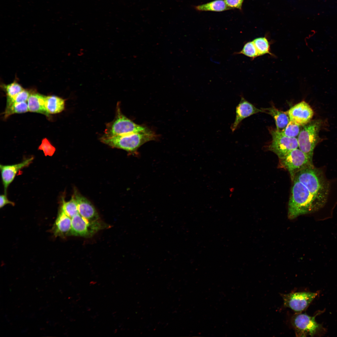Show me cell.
I'll use <instances>...</instances> for the list:
<instances>
[{
    "instance_id": "obj_21",
    "label": "cell",
    "mask_w": 337,
    "mask_h": 337,
    "mask_svg": "<svg viewBox=\"0 0 337 337\" xmlns=\"http://www.w3.org/2000/svg\"><path fill=\"white\" fill-rule=\"evenodd\" d=\"M28 111V105L26 102L13 103L6 105L5 111L3 113L4 117L5 119L12 114L24 113Z\"/></svg>"
},
{
    "instance_id": "obj_26",
    "label": "cell",
    "mask_w": 337,
    "mask_h": 337,
    "mask_svg": "<svg viewBox=\"0 0 337 337\" xmlns=\"http://www.w3.org/2000/svg\"><path fill=\"white\" fill-rule=\"evenodd\" d=\"M31 94V93L29 91L24 89L13 97H7L6 105H9L13 103L26 102L27 100Z\"/></svg>"
},
{
    "instance_id": "obj_1",
    "label": "cell",
    "mask_w": 337,
    "mask_h": 337,
    "mask_svg": "<svg viewBox=\"0 0 337 337\" xmlns=\"http://www.w3.org/2000/svg\"><path fill=\"white\" fill-rule=\"evenodd\" d=\"M288 203V215L290 219L315 212L322 208L326 201L312 194L303 184L294 179Z\"/></svg>"
},
{
    "instance_id": "obj_15",
    "label": "cell",
    "mask_w": 337,
    "mask_h": 337,
    "mask_svg": "<svg viewBox=\"0 0 337 337\" xmlns=\"http://www.w3.org/2000/svg\"><path fill=\"white\" fill-rule=\"evenodd\" d=\"M71 219L67 215L61 207L52 228L56 236H69L71 229Z\"/></svg>"
},
{
    "instance_id": "obj_2",
    "label": "cell",
    "mask_w": 337,
    "mask_h": 337,
    "mask_svg": "<svg viewBox=\"0 0 337 337\" xmlns=\"http://www.w3.org/2000/svg\"><path fill=\"white\" fill-rule=\"evenodd\" d=\"M294 179L303 184L314 195L326 201L330 185L322 170L311 165L298 172Z\"/></svg>"
},
{
    "instance_id": "obj_7",
    "label": "cell",
    "mask_w": 337,
    "mask_h": 337,
    "mask_svg": "<svg viewBox=\"0 0 337 337\" xmlns=\"http://www.w3.org/2000/svg\"><path fill=\"white\" fill-rule=\"evenodd\" d=\"M279 159L280 165L288 171L292 181L298 172L313 165L312 161L298 148L292 150L286 156Z\"/></svg>"
},
{
    "instance_id": "obj_17",
    "label": "cell",
    "mask_w": 337,
    "mask_h": 337,
    "mask_svg": "<svg viewBox=\"0 0 337 337\" xmlns=\"http://www.w3.org/2000/svg\"><path fill=\"white\" fill-rule=\"evenodd\" d=\"M263 112L269 114L274 119L276 126V129L282 131L290 121L289 116L286 112L279 110L274 106L268 108H261Z\"/></svg>"
},
{
    "instance_id": "obj_20",
    "label": "cell",
    "mask_w": 337,
    "mask_h": 337,
    "mask_svg": "<svg viewBox=\"0 0 337 337\" xmlns=\"http://www.w3.org/2000/svg\"><path fill=\"white\" fill-rule=\"evenodd\" d=\"M258 52L259 56L268 54L272 56L275 55L271 50V43L267 37H260L254 39L253 41Z\"/></svg>"
},
{
    "instance_id": "obj_9",
    "label": "cell",
    "mask_w": 337,
    "mask_h": 337,
    "mask_svg": "<svg viewBox=\"0 0 337 337\" xmlns=\"http://www.w3.org/2000/svg\"><path fill=\"white\" fill-rule=\"evenodd\" d=\"M317 295L316 293L300 292L282 294L281 296L285 307L299 313L307 308Z\"/></svg>"
},
{
    "instance_id": "obj_6",
    "label": "cell",
    "mask_w": 337,
    "mask_h": 337,
    "mask_svg": "<svg viewBox=\"0 0 337 337\" xmlns=\"http://www.w3.org/2000/svg\"><path fill=\"white\" fill-rule=\"evenodd\" d=\"M272 141L268 146L269 150L274 152L279 159L286 156L292 150L298 147L297 139L286 136L276 129L270 130Z\"/></svg>"
},
{
    "instance_id": "obj_11",
    "label": "cell",
    "mask_w": 337,
    "mask_h": 337,
    "mask_svg": "<svg viewBox=\"0 0 337 337\" xmlns=\"http://www.w3.org/2000/svg\"><path fill=\"white\" fill-rule=\"evenodd\" d=\"M286 112L290 120L302 126L310 122L314 115L312 108L304 101L295 105Z\"/></svg>"
},
{
    "instance_id": "obj_8",
    "label": "cell",
    "mask_w": 337,
    "mask_h": 337,
    "mask_svg": "<svg viewBox=\"0 0 337 337\" xmlns=\"http://www.w3.org/2000/svg\"><path fill=\"white\" fill-rule=\"evenodd\" d=\"M71 219V229L69 236L90 237L103 227L100 220L90 221L82 217L79 213Z\"/></svg>"
},
{
    "instance_id": "obj_28",
    "label": "cell",
    "mask_w": 337,
    "mask_h": 337,
    "mask_svg": "<svg viewBox=\"0 0 337 337\" xmlns=\"http://www.w3.org/2000/svg\"><path fill=\"white\" fill-rule=\"evenodd\" d=\"M228 7L232 9H237L242 10V6L244 0H224Z\"/></svg>"
},
{
    "instance_id": "obj_13",
    "label": "cell",
    "mask_w": 337,
    "mask_h": 337,
    "mask_svg": "<svg viewBox=\"0 0 337 337\" xmlns=\"http://www.w3.org/2000/svg\"><path fill=\"white\" fill-rule=\"evenodd\" d=\"M34 159L33 157L26 159L21 163L12 165L0 164V169L4 193L7 194L9 185L13 181L17 172L21 169L29 166Z\"/></svg>"
},
{
    "instance_id": "obj_14",
    "label": "cell",
    "mask_w": 337,
    "mask_h": 337,
    "mask_svg": "<svg viewBox=\"0 0 337 337\" xmlns=\"http://www.w3.org/2000/svg\"><path fill=\"white\" fill-rule=\"evenodd\" d=\"M77 202L79 213L90 221L99 220V215L94 207L86 198L75 191L74 195Z\"/></svg>"
},
{
    "instance_id": "obj_22",
    "label": "cell",
    "mask_w": 337,
    "mask_h": 337,
    "mask_svg": "<svg viewBox=\"0 0 337 337\" xmlns=\"http://www.w3.org/2000/svg\"><path fill=\"white\" fill-rule=\"evenodd\" d=\"M61 207L65 213L71 218L79 213L77 204L74 195L68 201L66 202L62 199Z\"/></svg>"
},
{
    "instance_id": "obj_12",
    "label": "cell",
    "mask_w": 337,
    "mask_h": 337,
    "mask_svg": "<svg viewBox=\"0 0 337 337\" xmlns=\"http://www.w3.org/2000/svg\"><path fill=\"white\" fill-rule=\"evenodd\" d=\"M260 112H263L261 109L256 108L242 96L240 102L236 108L234 121L230 127L232 132H233L239 127L244 119Z\"/></svg>"
},
{
    "instance_id": "obj_24",
    "label": "cell",
    "mask_w": 337,
    "mask_h": 337,
    "mask_svg": "<svg viewBox=\"0 0 337 337\" xmlns=\"http://www.w3.org/2000/svg\"><path fill=\"white\" fill-rule=\"evenodd\" d=\"M301 126L290 120L286 127L281 132L285 135L289 137H296L299 134Z\"/></svg>"
},
{
    "instance_id": "obj_25",
    "label": "cell",
    "mask_w": 337,
    "mask_h": 337,
    "mask_svg": "<svg viewBox=\"0 0 337 337\" xmlns=\"http://www.w3.org/2000/svg\"><path fill=\"white\" fill-rule=\"evenodd\" d=\"M7 95V97H12L22 90L24 89L17 82L14 81L9 84L3 85L2 87Z\"/></svg>"
},
{
    "instance_id": "obj_10",
    "label": "cell",
    "mask_w": 337,
    "mask_h": 337,
    "mask_svg": "<svg viewBox=\"0 0 337 337\" xmlns=\"http://www.w3.org/2000/svg\"><path fill=\"white\" fill-rule=\"evenodd\" d=\"M291 322L297 336H313L319 327L315 321V316L301 313H296L294 315Z\"/></svg>"
},
{
    "instance_id": "obj_19",
    "label": "cell",
    "mask_w": 337,
    "mask_h": 337,
    "mask_svg": "<svg viewBox=\"0 0 337 337\" xmlns=\"http://www.w3.org/2000/svg\"><path fill=\"white\" fill-rule=\"evenodd\" d=\"M194 8L198 11L221 12L231 10L227 5L224 0H215L195 6Z\"/></svg>"
},
{
    "instance_id": "obj_4",
    "label": "cell",
    "mask_w": 337,
    "mask_h": 337,
    "mask_svg": "<svg viewBox=\"0 0 337 337\" xmlns=\"http://www.w3.org/2000/svg\"><path fill=\"white\" fill-rule=\"evenodd\" d=\"M148 129L138 125L124 115L118 103L115 116L114 120L106 125L104 134L106 137L122 135L145 131Z\"/></svg>"
},
{
    "instance_id": "obj_16",
    "label": "cell",
    "mask_w": 337,
    "mask_h": 337,
    "mask_svg": "<svg viewBox=\"0 0 337 337\" xmlns=\"http://www.w3.org/2000/svg\"><path fill=\"white\" fill-rule=\"evenodd\" d=\"M46 96L37 93H31L27 100L29 111L43 114L50 118L45 107Z\"/></svg>"
},
{
    "instance_id": "obj_23",
    "label": "cell",
    "mask_w": 337,
    "mask_h": 337,
    "mask_svg": "<svg viewBox=\"0 0 337 337\" xmlns=\"http://www.w3.org/2000/svg\"><path fill=\"white\" fill-rule=\"evenodd\" d=\"M236 54L244 55L250 58L252 60L259 56L257 49L253 41L246 42L242 50L236 52Z\"/></svg>"
},
{
    "instance_id": "obj_27",
    "label": "cell",
    "mask_w": 337,
    "mask_h": 337,
    "mask_svg": "<svg viewBox=\"0 0 337 337\" xmlns=\"http://www.w3.org/2000/svg\"><path fill=\"white\" fill-rule=\"evenodd\" d=\"M38 149L42 150L45 156H52L56 151L55 148L46 138L43 139Z\"/></svg>"
},
{
    "instance_id": "obj_29",
    "label": "cell",
    "mask_w": 337,
    "mask_h": 337,
    "mask_svg": "<svg viewBox=\"0 0 337 337\" xmlns=\"http://www.w3.org/2000/svg\"><path fill=\"white\" fill-rule=\"evenodd\" d=\"M7 204H10L12 206L15 205V203L7 198V194H1L0 196V208H2Z\"/></svg>"
},
{
    "instance_id": "obj_3",
    "label": "cell",
    "mask_w": 337,
    "mask_h": 337,
    "mask_svg": "<svg viewBox=\"0 0 337 337\" xmlns=\"http://www.w3.org/2000/svg\"><path fill=\"white\" fill-rule=\"evenodd\" d=\"M156 135L149 129L141 132L113 137L102 136L100 140L110 146L125 150L132 153H137L142 145L154 139Z\"/></svg>"
},
{
    "instance_id": "obj_5",
    "label": "cell",
    "mask_w": 337,
    "mask_h": 337,
    "mask_svg": "<svg viewBox=\"0 0 337 337\" xmlns=\"http://www.w3.org/2000/svg\"><path fill=\"white\" fill-rule=\"evenodd\" d=\"M322 125L321 120L311 121L303 126L298 135L299 149L312 161L314 149L319 140V132Z\"/></svg>"
},
{
    "instance_id": "obj_18",
    "label": "cell",
    "mask_w": 337,
    "mask_h": 337,
    "mask_svg": "<svg viewBox=\"0 0 337 337\" xmlns=\"http://www.w3.org/2000/svg\"><path fill=\"white\" fill-rule=\"evenodd\" d=\"M45 107L49 114L59 113L65 109V100L58 96L52 95L46 96Z\"/></svg>"
}]
</instances>
